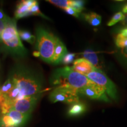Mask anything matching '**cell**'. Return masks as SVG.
I'll use <instances>...</instances> for the list:
<instances>
[{"mask_svg":"<svg viewBox=\"0 0 127 127\" xmlns=\"http://www.w3.org/2000/svg\"><path fill=\"white\" fill-rule=\"evenodd\" d=\"M86 111V106L84 103L78 102L71 104L68 111V115L71 117H76L81 115Z\"/></svg>","mask_w":127,"mask_h":127,"instance_id":"obj_13","label":"cell"},{"mask_svg":"<svg viewBox=\"0 0 127 127\" xmlns=\"http://www.w3.org/2000/svg\"><path fill=\"white\" fill-rule=\"evenodd\" d=\"M36 51L34 55L46 63L52 64L55 47L60 39L42 27L36 29Z\"/></svg>","mask_w":127,"mask_h":127,"instance_id":"obj_3","label":"cell"},{"mask_svg":"<svg viewBox=\"0 0 127 127\" xmlns=\"http://www.w3.org/2000/svg\"><path fill=\"white\" fill-rule=\"evenodd\" d=\"M83 16L85 21L92 26H98L101 23V16L95 12H90L89 13H85L83 14Z\"/></svg>","mask_w":127,"mask_h":127,"instance_id":"obj_15","label":"cell"},{"mask_svg":"<svg viewBox=\"0 0 127 127\" xmlns=\"http://www.w3.org/2000/svg\"><path fill=\"white\" fill-rule=\"evenodd\" d=\"M15 86V82L11 77H9L7 80L4 82L3 85L0 88V92L4 95H7L12 90Z\"/></svg>","mask_w":127,"mask_h":127,"instance_id":"obj_17","label":"cell"},{"mask_svg":"<svg viewBox=\"0 0 127 127\" xmlns=\"http://www.w3.org/2000/svg\"><path fill=\"white\" fill-rule=\"evenodd\" d=\"M78 93L79 95H82L90 99L100 100L105 102L109 101L104 89L94 82L79 90Z\"/></svg>","mask_w":127,"mask_h":127,"instance_id":"obj_9","label":"cell"},{"mask_svg":"<svg viewBox=\"0 0 127 127\" xmlns=\"http://www.w3.org/2000/svg\"><path fill=\"white\" fill-rule=\"evenodd\" d=\"M47 1L63 9L71 7L72 4V0H47Z\"/></svg>","mask_w":127,"mask_h":127,"instance_id":"obj_18","label":"cell"},{"mask_svg":"<svg viewBox=\"0 0 127 127\" xmlns=\"http://www.w3.org/2000/svg\"><path fill=\"white\" fill-rule=\"evenodd\" d=\"M86 77L96 84L103 88L107 95L114 100L117 99V90L115 85L100 69H96Z\"/></svg>","mask_w":127,"mask_h":127,"instance_id":"obj_6","label":"cell"},{"mask_svg":"<svg viewBox=\"0 0 127 127\" xmlns=\"http://www.w3.org/2000/svg\"><path fill=\"white\" fill-rule=\"evenodd\" d=\"M50 82L54 85L69 87L78 91L93 83L86 76L75 72L69 66L56 69L51 77Z\"/></svg>","mask_w":127,"mask_h":127,"instance_id":"obj_2","label":"cell"},{"mask_svg":"<svg viewBox=\"0 0 127 127\" xmlns=\"http://www.w3.org/2000/svg\"><path fill=\"white\" fill-rule=\"evenodd\" d=\"M75 56V54L74 53H67L64 57L61 63H63L65 65L69 64L74 61Z\"/></svg>","mask_w":127,"mask_h":127,"instance_id":"obj_23","label":"cell"},{"mask_svg":"<svg viewBox=\"0 0 127 127\" xmlns=\"http://www.w3.org/2000/svg\"><path fill=\"white\" fill-rule=\"evenodd\" d=\"M12 19L9 18L8 16L6 15L5 13L3 11L2 9L0 8V20L2 21L5 22V23H8L9 21H10Z\"/></svg>","mask_w":127,"mask_h":127,"instance_id":"obj_25","label":"cell"},{"mask_svg":"<svg viewBox=\"0 0 127 127\" xmlns=\"http://www.w3.org/2000/svg\"><path fill=\"white\" fill-rule=\"evenodd\" d=\"M123 12L124 14H127V4L125 5L123 8Z\"/></svg>","mask_w":127,"mask_h":127,"instance_id":"obj_29","label":"cell"},{"mask_svg":"<svg viewBox=\"0 0 127 127\" xmlns=\"http://www.w3.org/2000/svg\"><path fill=\"white\" fill-rule=\"evenodd\" d=\"M72 69L75 72L87 76L94 71L96 68L85 58H79L74 61Z\"/></svg>","mask_w":127,"mask_h":127,"instance_id":"obj_10","label":"cell"},{"mask_svg":"<svg viewBox=\"0 0 127 127\" xmlns=\"http://www.w3.org/2000/svg\"><path fill=\"white\" fill-rule=\"evenodd\" d=\"M115 43L116 46L119 48H124L127 45V36L119 33L115 38Z\"/></svg>","mask_w":127,"mask_h":127,"instance_id":"obj_20","label":"cell"},{"mask_svg":"<svg viewBox=\"0 0 127 127\" xmlns=\"http://www.w3.org/2000/svg\"><path fill=\"white\" fill-rule=\"evenodd\" d=\"M11 77L20 90L21 99L40 94L42 82L40 77L35 73L26 68H20L17 69Z\"/></svg>","mask_w":127,"mask_h":127,"instance_id":"obj_1","label":"cell"},{"mask_svg":"<svg viewBox=\"0 0 127 127\" xmlns=\"http://www.w3.org/2000/svg\"><path fill=\"white\" fill-rule=\"evenodd\" d=\"M84 4H85V1H84L72 0V4L71 7L76 9L79 13H81L84 9Z\"/></svg>","mask_w":127,"mask_h":127,"instance_id":"obj_22","label":"cell"},{"mask_svg":"<svg viewBox=\"0 0 127 127\" xmlns=\"http://www.w3.org/2000/svg\"><path fill=\"white\" fill-rule=\"evenodd\" d=\"M18 35L21 39L25 41H27L30 44H34L36 40L35 36H34L30 32L26 31V30H20V31H19Z\"/></svg>","mask_w":127,"mask_h":127,"instance_id":"obj_16","label":"cell"},{"mask_svg":"<svg viewBox=\"0 0 127 127\" xmlns=\"http://www.w3.org/2000/svg\"><path fill=\"white\" fill-rule=\"evenodd\" d=\"M120 54L124 61L127 64V45L124 48L120 49Z\"/></svg>","mask_w":127,"mask_h":127,"instance_id":"obj_26","label":"cell"},{"mask_svg":"<svg viewBox=\"0 0 127 127\" xmlns=\"http://www.w3.org/2000/svg\"><path fill=\"white\" fill-rule=\"evenodd\" d=\"M125 18V16L123 12H118L115 13L114 15L112 16V18L111 20L109 21V22L107 24L108 26H112V25L116 24L118 23V22L124 20Z\"/></svg>","mask_w":127,"mask_h":127,"instance_id":"obj_19","label":"cell"},{"mask_svg":"<svg viewBox=\"0 0 127 127\" xmlns=\"http://www.w3.org/2000/svg\"><path fill=\"white\" fill-rule=\"evenodd\" d=\"M78 91L75 89L64 86H58L54 89L49 95L51 102H64L73 104L79 102Z\"/></svg>","mask_w":127,"mask_h":127,"instance_id":"obj_5","label":"cell"},{"mask_svg":"<svg viewBox=\"0 0 127 127\" xmlns=\"http://www.w3.org/2000/svg\"><path fill=\"white\" fill-rule=\"evenodd\" d=\"M30 115L11 110L0 118V127H22L27 123Z\"/></svg>","mask_w":127,"mask_h":127,"instance_id":"obj_7","label":"cell"},{"mask_svg":"<svg viewBox=\"0 0 127 127\" xmlns=\"http://www.w3.org/2000/svg\"><path fill=\"white\" fill-rule=\"evenodd\" d=\"M1 43L5 50L12 54L20 57L27 54V50L21 41L16 21L14 19L6 24L1 36Z\"/></svg>","mask_w":127,"mask_h":127,"instance_id":"obj_4","label":"cell"},{"mask_svg":"<svg viewBox=\"0 0 127 127\" xmlns=\"http://www.w3.org/2000/svg\"><path fill=\"white\" fill-rule=\"evenodd\" d=\"M35 2V0H24L18 3L15 11V18L20 19L30 16V8Z\"/></svg>","mask_w":127,"mask_h":127,"instance_id":"obj_11","label":"cell"},{"mask_svg":"<svg viewBox=\"0 0 127 127\" xmlns=\"http://www.w3.org/2000/svg\"><path fill=\"white\" fill-rule=\"evenodd\" d=\"M84 58L88 61L95 68L99 69L100 65L99 63V59L97 56V54L91 49L85 50L82 54Z\"/></svg>","mask_w":127,"mask_h":127,"instance_id":"obj_14","label":"cell"},{"mask_svg":"<svg viewBox=\"0 0 127 127\" xmlns=\"http://www.w3.org/2000/svg\"><path fill=\"white\" fill-rule=\"evenodd\" d=\"M30 15L39 16V17H43L44 18L50 20L48 17L44 15V14L41 12L40 9H39L38 3L36 1H35V3L32 5L31 8H30Z\"/></svg>","mask_w":127,"mask_h":127,"instance_id":"obj_21","label":"cell"},{"mask_svg":"<svg viewBox=\"0 0 127 127\" xmlns=\"http://www.w3.org/2000/svg\"><path fill=\"white\" fill-rule=\"evenodd\" d=\"M120 33V34H121L122 35H123L127 36V28H124V29L121 30Z\"/></svg>","mask_w":127,"mask_h":127,"instance_id":"obj_28","label":"cell"},{"mask_svg":"<svg viewBox=\"0 0 127 127\" xmlns=\"http://www.w3.org/2000/svg\"><path fill=\"white\" fill-rule=\"evenodd\" d=\"M64 10L65 11V12H66L68 14H69V15L74 16V17H77V18H78L79 17V12L77 11L76 9L73 8L72 7H68L65 8Z\"/></svg>","mask_w":127,"mask_h":127,"instance_id":"obj_24","label":"cell"},{"mask_svg":"<svg viewBox=\"0 0 127 127\" xmlns=\"http://www.w3.org/2000/svg\"><path fill=\"white\" fill-rule=\"evenodd\" d=\"M7 23L0 20V44L1 43V36H2L3 31H4L5 28Z\"/></svg>","mask_w":127,"mask_h":127,"instance_id":"obj_27","label":"cell"},{"mask_svg":"<svg viewBox=\"0 0 127 127\" xmlns=\"http://www.w3.org/2000/svg\"><path fill=\"white\" fill-rule=\"evenodd\" d=\"M39 96L40 94L25 97L14 101L11 103V110H15L22 114L31 115Z\"/></svg>","mask_w":127,"mask_h":127,"instance_id":"obj_8","label":"cell"},{"mask_svg":"<svg viewBox=\"0 0 127 127\" xmlns=\"http://www.w3.org/2000/svg\"><path fill=\"white\" fill-rule=\"evenodd\" d=\"M67 53V50H66L65 45L63 44V42L60 39H59L54 50L52 64H58L61 63L64 57Z\"/></svg>","mask_w":127,"mask_h":127,"instance_id":"obj_12","label":"cell"}]
</instances>
